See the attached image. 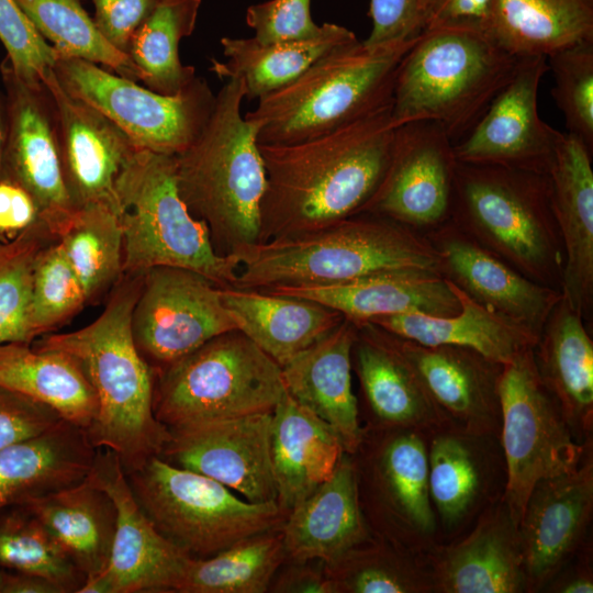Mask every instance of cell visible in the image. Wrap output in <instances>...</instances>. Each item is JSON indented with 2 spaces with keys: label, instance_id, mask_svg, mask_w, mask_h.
I'll return each mask as SVG.
<instances>
[{
  "label": "cell",
  "instance_id": "6da1fadb",
  "mask_svg": "<svg viewBox=\"0 0 593 593\" xmlns=\"http://www.w3.org/2000/svg\"><path fill=\"white\" fill-rule=\"evenodd\" d=\"M391 104L305 141L259 145L266 169L258 243L309 233L362 213L389 167Z\"/></svg>",
  "mask_w": 593,
  "mask_h": 593
},
{
  "label": "cell",
  "instance_id": "7a4b0ae2",
  "mask_svg": "<svg viewBox=\"0 0 593 593\" xmlns=\"http://www.w3.org/2000/svg\"><path fill=\"white\" fill-rule=\"evenodd\" d=\"M144 273H123L102 313L70 333H51L34 342L37 349L60 350L75 358L98 399V413L87 430L94 448L113 451L125 472L158 456L169 437L154 414L155 374L136 349L132 313Z\"/></svg>",
  "mask_w": 593,
  "mask_h": 593
},
{
  "label": "cell",
  "instance_id": "3957f363",
  "mask_svg": "<svg viewBox=\"0 0 593 593\" xmlns=\"http://www.w3.org/2000/svg\"><path fill=\"white\" fill-rule=\"evenodd\" d=\"M232 255L239 264L232 287L259 291L332 284L382 272L440 273L439 256L426 236L371 213L256 243Z\"/></svg>",
  "mask_w": 593,
  "mask_h": 593
},
{
  "label": "cell",
  "instance_id": "277c9868",
  "mask_svg": "<svg viewBox=\"0 0 593 593\" xmlns=\"http://www.w3.org/2000/svg\"><path fill=\"white\" fill-rule=\"evenodd\" d=\"M245 88L227 79L198 138L176 155L178 192L220 255L258 243L266 169L258 124L242 115Z\"/></svg>",
  "mask_w": 593,
  "mask_h": 593
},
{
  "label": "cell",
  "instance_id": "5b68a950",
  "mask_svg": "<svg viewBox=\"0 0 593 593\" xmlns=\"http://www.w3.org/2000/svg\"><path fill=\"white\" fill-rule=\"evenodd\" d=\"M518 59L478 24L425 30L400 63L392 93V124L433 121L457 143L507 82Z\"/></svg>",
  "mask_w": 593,
  "mask_h": 593
},
{
  "label": "cell",
  "instance_id": "8992f818",
  "mask_svg": "<svg viewBox=\"0 0 593 593\" xmlns=\"http://www.w3.org/2000/svg\"><path fill=\"white\" fill-rule=\"evenodd\" d=\"M414 42L368 46L358 41L324 55L245 114L258 124V144L321 136L390 105L400 63Z\"/></svg>",
  "mask_w": 593,
  "mask_h": 593
},
{
  "label": "cell",
  "instance_id": "52a82bcc",
  "mask_svg": "<svg viewBox=\"0 0 593 593\" xmlns=\"http://www.w3.org/2000/svg\"><path fill=\"white\" fill-rule=\"evenodd\" d=\"M449 220L529 279L560 290L564 254L548 175L458 161Z\"/></svg>",
  "mask_w": 593,
  "mask_h": 593
},
{
  "label": "cell",
  "instance_id": "ba28073f",
  "mask_svg": "<svg viewBox=\"0 0 593 593\" xmlns=\"http://www.w3.org/2000/svg\"><path fill=\"white\" fill-rule=\"evenodd\" d=\"M115 193L123 230V273L159 266L200 272L220 287H232L235 255H220L206 225L181 200L176 156L137 149L123 166Z\"/></svg>",
  "mask_w": 593,
  "mask_h": 593
},
{
  "label": "cell",
  "instance_id": "9c48e42d",
  "mask_svg": "<svg viewBox=\"0 0 593 593\" xmlns=\"http://www.w3.org/2000/svg\"><path fill=\"white\" fill-rule=\"evenodd\" d=\"M154 374V414L167 429L272 413L286 391L281 367L238 329Z\"/></svg>",
  "mask_w": 593,
  "mask_h": 593
},
{
  "label": "cell",
  "instance_id": "30bf717a",
  "mask_svg": "<svg viewBox=\"0 0 593 593\" xmlns=\"http://www.w3.org/2000/svg\"><path fill=\"white\" fill-rule=\"evenodd\" d=\"M125 475L153 526L192 559L212 557L244 538L281 527L287 517L277 501L240 499L222 483L158 456Z\"/></svg>",
  "mask_w": 593,
  "mask_h": 593
},
{
  "label": "cell",
  "instance_id": "8fae6325",
  "mask_svg": "<svg viewBox=\"0 0 593 593\" xmlns=\"http://www.w3.org/2000/svg\"><path fill=\"white\" fill-rule=\"evenodd\" d=\"M533 349L503 365L499 382L502 501L517 526L534 486L577 469L592 447V440L581 443L573 435L538 374Z\"/></svg>",
  "mask_w": 593,
  "mask_h": 593
},
{
  "label": "cell",
  "instance_id": "7c38bea8",
  "mask_svg": "<svg viewBox=\"0 0 593 593\" xmlns=\"http://www.w3.org/2000/svg\"><path fill=\"white\" fill-rule=\"evenodd\" d=\"M412 428H363L356 452L361 508L373 535L424 556L440 534L428 488V439ZM354 457V456H353Z\"/></svg>",
  "mask_w": 593,
  "mask_h": 593
},
{
  "label": "cell",
  "instance_id": "4fadbf2b",
  "mask_svg": "<svg viewBox=\"0 0 593 593\" xmlns=\"http://www.w3.org/2000/svg\"><path fill=\"white\" fill-rule=\"evenodd\" d=\"M54 74L61 88L103 113L139 149L179 155L200 135L215 103L201 77L180 92L166 96L138 86L98 64L58 57Z\"/></svg>",
  "mask_w": 593,
  "mask_h": 593
},
{
  "label": "cell",
  "instance_id": "5bb4252c",
  "mask_svg": "<svg viewBox=\"0 0 593 593\" xmlns=\"http://www.w3.org/2000/svg\"><path fill=\"white\" fill-rule=\"evenodd\" d=\"M232 329L237 327L221 287L206 276L168 266L144 272L132 313V335L153 371Z\"/></svg>",
  "mask_w": 593,
  "mask_h": 593
},
{
  "label": "cell",
  "instance_id": "9a60e30c",
  "mask_svg": "<svg viewBox=\"0 0 593 593\" xmlns=\"http://www.w3.org/2000/svg\"><path fill=\"white\" fill-rule=\"evenodd\" d=\"M0 72L5 90V138L1 175L27 190L58 240L76 208L67 191L53 98L43 83L22 81L4 58Z\"/></svg>",
  "mask_w": 593,
  "mask_h": 593
},
{
  "label": "cell",
  "instance_id": "2e32d148",
  "mask_svg": "<svg viewBox=\"0 0 593 593\" xmlns=\"http://www.w3.org/2000/svg\"><path fill=\"white\" fill-rule=\"evenodd\" d=\"M116 507V527L109 563L85 582L79 593L178 592L192 560L153 526L135 501L118 456L96 451L87 475Z\"/></svg>",
  "mask_w": 593,
  "mask_h": 593
},
{
  "label": "cell",
  "instance_id": "e0dca14e",
  "mask_svg": "<svg viewBox=\"0 0 593 593\" xmlns=\"http://www.w3.org/2000/svg\"><path fill=\"white\" fill-rule=\"evenodd\" d=\"M457 164L454 142L437 123L395 127L389 167L362 213L417 232L438 227L450 219Z\"/></svg>",
  "mask_w": 593,
  "mask_h": 593
},
{
  "label": "cell",
  "instance_id": "ac0fdd59",
  "mask_svg": "<svg viewBox=\"0 0 593 593\" xmlns=\"http://www.w3.org/2000/svg\"><path fill=\"white\" fill-rule=\"evenodd\" d=\"M548 70L546 57L518 59L512 76L480 119L454 144L459 163L548 175L561 134L538 113V89Z\"/></svg>",
  "mask_w": 593,
  "mask_h": 593
},
{
  "label": "cell",
  "instance_id": "d6986e66",
  "mask_svg": "<svg viewBox=\"0 0 593 593\" xmlns=\"http://www.w3.org/2000/svg\"><path fill=\"white\" fill-rule=\"evenodd\" d=\"M271 429L272 413L171 428L158 457L211 478L249 502L277 501Z\"/></svg>",
  "mask_w": 593,
  "mask_h": 593
},
{
  "label": "cell",
  "instance_id": "ffe728a7",
  "mask_svg": "<svg viewBox=\"0 0 593 593\" xmlns=\"http://www.w3.org/2000/svg\"><path fill=\"white\" fill-rule=\"evenodd\" d=\"M592 513L591 447L577 469L539 481L527 499L518 530L528 593L544 591L588 544Z\"/></svg>",
  "mask_w": 593,
  "mask_h": 593
},
{
  "label": "cell",
  "instance_id": "44dd1931",
  "mask_svg": "<svg viewBox=\"0 0 593 593\" xmlns=\"http://www.w3.org/2000/svg\"><path fill=\"white\" fill-rule=\"evenodd\" d=\"M504 486L505 466L497 437L452 427L429 436L428 488L440 542L448 536L455 539L500 501Z\"/></svg>",
  "mask_w": 593,
  "mask_h": 593
},
{
  "label": "cell",
  "instance_id": "7402d4cb",
  "mask_svg": "<svg viewBox=\"0 0 593 593\" xmlns=\"http://www.w3.org/2000/svg\"><path fill=\"white\" fill-rule=\"evenodd\" d=\"M41 79L55 104L63 174L75 208L102 203L119 211L115 182L139 148L103 113L68 94L53 68Z\"/></svg>",
  "mask_w": 593,
  "mask_h": 593
},
{
  "label": "cell",
  "instance_id": "603a6c76",
  "mask_svg": "<svg viewBox=\"0 0 593 593\" xmlns=\"http://www.w3.org/2000/svg\"><path fill=\"white\" fill-rule=\"evenodd\" d=\"M388 335L449 427L499 438V382L503 365L468 348L426 346L390 333Z\"/></svg>",
  "mask_w": 593,
  "mask_h": 593
},
{
  "label": "cell",
  "instance_id": "cb8c5ba5",
  "mask_svg": "<svg viewBox=\"0 0 593 593\" xmlns=\"http://www.w3.org/2000/svg\"><path fill=\"white\" fill-rule=\"evenodd\" d=\"M440 273L481 304L538 336L560 290L536 282L480 245L451 220L433 228Z\"/></svg>",
  "mask_w": 593,
  "mask_h": 593
},
{
  "label": "cell",
  "instance_id": "d4e9b609",
  "mask_svg": "<svg viewBox=\"0 0 593 593\" xmlns=\"http://www.w3.org/2000/svg\"><path fill=\"white\" fill-rule=\"evenodd\" d=\"M425 559L435 593L527 592L518 526L502 499L465 536L437 542Z\"/></svg>",
  "mask_w": 593,
  "mask_h": 593
},
{
  "label": "cell",
  "instance_id": "484cf974",
  "mask_svg": "<svg viewBox=\"0 0 593 593\" xmlns=\"http://www.w3.org/2000/svg\"><path fill=\"white\" fill-rule=\"evenodd\" d=\"M592 150L578 136L561 133L548 171L555 220L564 264L560 292L583 318L593 303Z\"/></svg>",
  "mask_w": 593,
  "mask_h": 593
},
{
  "label": "cell",
  "instance_id": "4316f807",
  "mask_svg": "<svg viewBox=\"0 0 593 593\" xmlns=\"http://www.w3.org/2000/svg\"><path fill=\"white\" fill-rule=\"evenodd\" d=\"M281 532L286 560L325 566L374 537L361 508L353 455L343 454L331 478L288 513Z\"/></svg>",
  "mask_w": 593,
  "mask_h": 593
},
{
  "label": "cell",
  "instance_id": "83f0119b",
  "mask_svg": "<svg viewBox=\"0 0 593 593\" xmlns=\"http://www.w3.org/2000/svg\"><path fill=\"white\" fill-rule=\"evenodd\" d=\"M357 333L358 325L344 317L281 367L286 391L326 422L349 455L356 454L363 437L351 383Z\"/></svg>",
  "mask_w": 593,
  "mask_h": 593
},
{
  "label": "cell",
  "instance_id": "f1b7e54d",
  "mask_svg": "<svg viewBox=\"0 0 593 593\" xmlns=\"http://www.w3.org/2000/svg\"><path fill=\"white\" fill-rule=\"evenodd\" d=\"M264 292L315 301L357 325L405 313L448 316L460 307L446 278L432 271L382 272L345 282L281 287Z\"/></svg>",
  "mask_w": 593,
  "mask_h": 593
},
{
  "label": "cell",
  "instance_id": "f546056e",
  "mask_svg": "<svg viewBox=\"0 0 593 593\" xmlns=\"http://www.w3.org/2000/svg\"><path fill=\"white\" fill-rule=\"evenodd\" d=\"M351 357L371 415L369 428L433 434L449 427L384 329L371 323L358 325Z\"/></svg>",
  "mask_w": 593,
  "mask_h": 593
},
{
  "label": "cell",
  "instance_id": "4dcf8cb0",
  "mask_svg": "<svg viewBox=\"0 0 593 593\" xmlns=\"http://www.w3.org/2000/svg\"><path fill=\"white\" fill-rule=\"evenodd\" d=\"M538 374L581 443L593 433V343L583 317L561 298L533 349Z\"/></svg>",
  "mask_w": 593,
  "mask_h": 593
},
{
  "label": "cell",
  "instance_id": "1f68e13d",
  "mask_svg": "<svg viewBox=\"0 0 593 593\" xmlns=\"http://www.w3.org/2000/svg\"><path fill=\"white\" fill-rule=\"evenodd\" d=\"M344 452L334 429L284 391L272 412L271 457L287 515L331 478Z\"/></svg>",
  "mask_w": 593,
  "mask_h": 593
},
{
  "label": "cell",
  "instance_id": "d6a6232c",
  "mask_svg": "<svg viewBox=\"0 0 593 593\" xmlns=\"http://www.w3.org/2000/svg\"><path fill=\"white\" fill-rule=\"evenodd\" d=\"M459 300V311L448 316L405 313L374 318L388 333L426 346L468 348L500 365L534 348L538 335L481 304L446 279Z\"/></svg>",
  "mask_w": 593,
  "mask_h": 593
},
{
  "label": "cell",
  "instance_id": "836d02e7",
  "mask_svg": "<svg viewBox=\"0 0 593 593\" xmlns=\"http://www.w3.org/2000/svg\"><path fill=\"white\" fill-rule=\"evenodd\" d=\"M97 448L85 429L61 419L45 433L0 450V510L82 481Z\"/></svg>",
  "mask_w": 593,
  "mask_h": 593
},
{
  "label": "cell",
  "instance_id": "e575fe53",
  "mask_svg": "<svg viewBox=\"0 0 593 593\" xmlns=\"http://www.w3.org/2000/svg\"><path fill=\"white\" fill-rule=\"evenodd\" d=\"M236 327L280 367L337 326L344 316L312 300L221 287Z\"/></svg>",
  "mask_w": 593,
  "mask_h": 593
},
{
  "label": "cell",
  "instance_id": "d590c367",
  "mask_svg": "<svg viewBox=\"0 0 593 593\" xmlns=\"http://www.w3.org/2000/svg\"><path fill=\"white\" fill-rule=\"evenodd\" d=\"M481 29L516 58L593 41V0H489Z\"/></svg>",
  "mask_w": 593,
  "mask_h": 593
},
{
  "label": "cell",
  "instance_id": "8d00e7d4",
  "mask_svg": "<svg viewBox=\"0 0 593 593\" xmlns=\"http://www.w3.org/2000/svg\"><path fill=\"white\" fill-rule=\"evenodd\" d=\"M46 527L86 581L107 568L116 527L111 496L88 477L24 503Z\"/></svg>",
  "mask_w": 593,
  "mask_h": 593
},
{
  "label": "cell",
  "instance_id": "74e56055",
  "mask_svg": "<svg viewBox=\"0 0 593 593\" xmlns=\"http://www.w3.org/2000/svg\"><path fill=\"white\" fill-rule=\"evenodd\" d=\"M0 385L52 407L86 432L98 413L86 373L60 350L37 349L25 342L0 344Z\"/></svg>",
  "mask_w": 593,
  "mask_h": 593
},
{
  "label": "cell",
  "instance_id": "f35d334b",
  "mask_svg": "<svg viewBox=\"0 0 593 593\" xmlns=\"http://www.w3.org/2000/svg\"><path fill=\"white\" fill-rule=\"evenodd\" d=\"M358 41L350 30L333 23H324L317 36L299 41L262 43L254 36H224L226 60L211 58L210 70L221 79H240L245 98L260 99L296 79L324 55Z\"/></svg>",
  "mask_w": 593,
  "mask_h": 593
},
{
  "label": "cell",
  "instance_id": "ab89813d",
  "mask_svg": "<svg viewBox=\"0 0 593 593\" xmlns=\"http://www.w3.org/2000/svg\"><path fill=\"white\" fill-rule=\"evenodd\" d=\"M201 0H159L133 34L126 55L149 90L172 96L195 79L193 66L179 58V43L195 27Z\"/></svg>",
  "mask_w": 593,
  "mask_h": 593
},
{
  "label": "cell",
  "instance_id": "60d3db41",
  "mask_svg": "<svg viewBox=\"0 0 593 593\" xmlns=\"http://www.w3.org/2000/svg\"><path fill=\"white\" fill-rule=\"evenodd\" d=\"M58 242L78 277L88 304L110 294L123 275V230L120 213L93 203L76 210Z\"/></svg>",
  "mask_w": 593,
  "mask_h": 593
},
{
  "label": "cell",
  "instance_id": "b9f144b4",
  "mask_svg": "<svg viewBox=\"0 0 593 593\" xmlns=\"http://www.w3.org/2000/svg\"><path fill=\"white\" fill-rule=\"evenodd\" d=\"M286 561L281 527L244 538L225 550L192 559L179 593H265Z\"/></svg>",
  "mask_w": 593,
  "mask_h": 593
},
{
  "label": "cell",
  "instance_id": "7bdbcfd3",
  "mask_svg": "<svg viewBox=\"0 0 593 593\" xmlns=\"http://www.w3.org/2000/svg\"><path fill=\"white\" fill-rule=\"evenodd\" d=\"M325 568L337 593H435L424 556L377 536Z\"/></svg>",
  "mask_w": 593,
  "mask_h": 593
},
{
  "label": "cell",
  "instance_id": "ee69618b",
  "mask_svg": "<svg viewBox=\"0 0 593 593\" xmlns=\"http://www.w3.org/2000/svg\"><path fill=\"white\" fill-rule=\"evenodd\" d=\"M58 57L85 59L114 74L139 80L132 60L97 29L80 0H15Z\"/></svg>",
  "mask_w": 593,
  "mask_h": 593
},
{
  "label": "cell",
  "instance_id": "f6af8a7d",
  "mask_svg": "<svg viewBox=\"0 0 593 593\" xmlns=\"http://www.w3.org/2000/svg\"><path fill=\"white\" fill-rule=\"evenodd\" d=\"M0 568L52 580L65 593H79L85 574L23 504L0 510Z\"/></svg>",
  "mask_w": 593,
  "mask_h": 593
},
{
  "label": "cell",
  "instance_id": "bcb514c9",
  "mask_svg": "<svg viewBox=\"0 0 593 593\" xmlns=\"http://www.w3.org/2000/svg\"><path fill=\"white\" fill-rule=\"evenodd\" d=\"M55 240L41 222L15 239L0 243V344L32 343L29 316L34 266L40 251Z\"/></svg>",
  "mask_w": 593,
  "mask_h": 593
},
{
  "label": "cell",
  "instance_id": "7dc6e473",
  "mask_svg": "<svg viewBox=\"0 0 593 593\" xmlns=\"http://www.w3.org/2000/svg\"><path fill=\"white\" fill-rule=\"evenodd\" d=\"M86 305L83 288L59 242L45 246L34 266L29 316L31 340L64 326Z\"/></svg>",
  "mask_w": 593,
  "mask_h": 593
},
{
  "label": "cell",
  "instance_id": "c3c4849f",
  "mask_svg": "<svg viewBox=\"0 0 593 593\" xmlns=\"http://www.w3.org/2000/svg\"><path fill=\"white\" fill-rule=\"evenodd\" d=\"M555 86L552 97L567 132L593 148V41L579 43L547 57Z\"/></svg>",
  "mask_w": 593,
  "mask_h": 593
},
{
  "label": "cell",
  "instance_id": "681fc988",
  "mask_svg": "<svg viewBox=\"0 0 593 593\" xmlns=\"http://www.w3.org/2000/svg\"><path fill=\"white\" fill-rule=\"evenodd\" d=\"M0 42L16 77L31 87L42 86V75L58 55L15 0H0Z\"/></svg>",
  "mask_w": 593,
  "mask_h": 593
},
{
  "label": "cell",
  "instance_id": "f907efd6",
  "mask_svg": "<svg viewBox=\"0 0 593 593\" xmlns=\"http://www.w3.org/2000/svg\"><path fill=\"white\" fill-rule=\"evenodd\" d=\"M311 0H268L250 5L246 23L255 31L254 37L262 43L307 40L324 29L314 23Z\"/></svg>",
  "mask_w": 593,
  "mask_h": 593
},
{
  "label": "cell",
  "instance_id": "816d5d0a",
  "mask_svg": "<svg viewBox=\"0 0 593 593\" xmlns=\"http://www.w3.org/2000/svg\"><path fill=\"white\" fill-rule=\"evenodd\" d=\"M427 0H370L372 30L363 43L383 46L416 40L425 29Z\"/></svg>",
  "mask_w": 593,
  "mask_h": 593
},
{
  "label": "cell",
  "instance_id": "f5cc1de1",
  "mask_svg": "<svg viewBox=\"0 0 593 593\" xmlns=\"http://www.w3.org/2000/svg\"><path fill=\"white\" fill-rule=\"evenodd\" d=\"M61 419L52 407L0 385V450L43 434Z\"/></svg>",
  "mask_w": 593,
  "mask_h": 593
},
{
  "label": "cell",
  "instance_id": "db71d44e",
  "mask_svg": "<svg viewBox=\"0 0 593 593\" xmlns=\"http://www.w3.org/2000/svg\"><path fill=\"white\" fill-rule=\"evenodd\" d=\"M91 1L97 29L112 46L126 55L133 34L150 15L159 0Z\"/></svg>",
  "mask_w": 593,
  "mask_h": 593
},
{
  "label": "cell",
  "instance_id": "11a10c76",
  "mask_svg": "<svg viewBox=\"0 0 593 593\" xmlns=\"http://www.w3.org/2000/svg\"><path fill=\"white\" fill-rule=\"evenodd\" d=\"M41 222L42 211L31 193L0 174V243L15 239Z\"/></svg>",
  "mask_w": 593,
  "mask_h": 593
},
{
  "label": "cell",
  "instance_id": "9f6ffc18",
  "mask_svg": "<svg viewBox=\"0 0 593 593\" xmlns=\"http://www.w3.org/2000/svg\"><path fill=\"white\" fill-rule=\"evenodd\" d=\"M269 591L280 593H337L333 579L326 571L293 562L280 573H276Z\"/></svg>",
  "mask_w": 593,
  "mask_h": 593
},
{
  "label": "cell",
  "instance_id": "6f0895ef",
  "mask_svg": "<svg viewBox=\"0 0 593 593\" xmlns=\"http://www.w3.org/2000/svg\"><path fill=\"white\" fill-rule=\"evenodd\" d=\"M488 2L489 0H427L424 31L452 23L480 25Z\"/></svg>",
  "mask_w": 593,
  "mask_h": 593
},
{
  "label": "cell",
  "instance_id": "680465c9",
  "mask_svg": "<svg viewBox=\"0 0 593 593\" xmlns=\"http://www.w3.org/2000/svg\"><path fill=\"white\" fill-rule=\"evenodd\" d=\"M577 563L569 562L546 586V591L556 593H592L593 574L591 568V550L586 544L577 553Z\"/></svg>",
  "mask_w": 593,
  "mask_h": 593
},
{
  "label": "cell",
  "instance_id": "91938a15",
  "mask_svg": "<svg viewBox=\"0 0 593 593\" xmlns=\"http://www.w3.org/2000/svg\"><path fill=\"white\" fill-rule=\"evenodd\" d=\"M3 593H65V591L44 577L8 571Z\"/></svg>",
  "mask_w": 593,
  "mask_h": 593
},
{
  "label": "cell",
  "instance_id": "94428289",
  "mask_svg": "<svg viewBox=\"0 0 593 593\" xmlns=\"http://www.w3.org/2000/svg\"><path fill=\"white\" fill-rule=\"evenodd\" d=\"M4 138H5V113H4V104L0 102V172L2 168Z\"/></svg>",
  "mask_w": 593,
  "mask_h": 593
},
{
  "label": "cell",
  "instance_id": "6125c7cd",
  "mask_svg": "<svg viewBox=\"0 0 593 593\" xmlns=\"http://www.w3.org/2000/svg\"><path fill=\"white\" fill-rule=\"evenodd\" d=\"M8 570L0 568V593H3Z\"/></svg>",
  "mask_w": 593,
  "mask_h": 593
},
{
  "label": "cell",
  "instance_id": "be15d7a7",
  "mask_svg": "<svg viewBox=\"0 0 593 593\" xmlns=\"http://www.w3.org/2000/svg\"><path fill=\"white\" fill-rule=\"evenodd\" d=\"M80 1H82V0H80Z\"/></svg>",
  "mask_w": 593,
  "mask_h": 593
}]
</instances>
